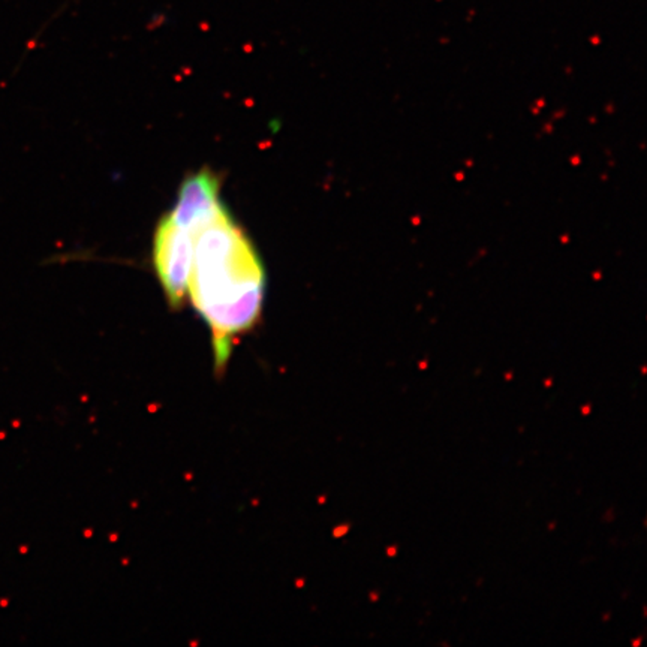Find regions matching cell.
<instances>
[{
    "label": "cell",
    "mask_w": 647,
    "mask_h": 647,
    "mask_svg": "<svg viewBox=\"0 0 647 647\" xmlns=\"http://www.w3.org/2000/svg\"><path fill=\"white\" fill-rule=\"evenodd\" d=\"M187 292L210 330L222 375L237 339L259 321L265 294L262 261L226 207L195 232Z\"/></svg>",
    "instance_id": "6da1fadb"
},
{
    "label": "cell",
    "mask_w": 647,
    "mask_h": 647,
    "mask_svg": "<svg viewBox=\"0 0 647 647\" xmlns=\"http://www.w3.org/2000/svg\"><path fill=\"white\" fill-rule=\"evenodd\" d=\"M195 231L165 215L157 223L153 240V264L167 301L173 309L181 307L187 295Z\"/></svg>",
    "instance_id": "7a4b0ae2"
},
{
    "label": "cell",
    "mask_w": 647,
    "mask_h": 647,
    "mask_svg": "<svg viewBox=\"0 0 647 647\" xmlns=\"http://www.w3.org/2000/svg\"><path fill=\"white\" fill-rule=\"evenodd\" d=\"M225 206L219 196V179L210 170H199L180 186L176 206L168 213L177 223L198 231Z\"/></svg>",
    "instance_id": "3957f363"
}]
</instances>
